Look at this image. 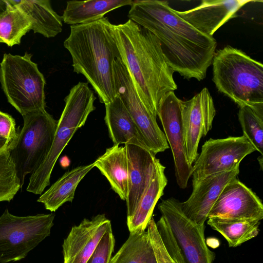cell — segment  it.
<instances>
[{"label":"cell","instance_id":"cell-1","mask_svg":"<svg viewBox=\"0 0 263 263\" xmlns=\"http://www.w3.org/2000/svg\"><path fill=\"white\" fill-rule=\"evenodd\" d=\"M128 17L157 39L174 72L187 79L205 78L217 46L213 36L195 28L167 1H133Z\"/></svg>","mask_w":263,"mask_h":263},{"label":"cell","instance_id":"cell-2","mask_svg":"<svg viewBox=\"0 0 263 263\" xmlns=\"http://www.w3.org/2000/svg\"><path fill=\"white\" fill-rule=\"evenodd\" d=\"M120 55L143 104L155 118L159 103L168 92L177 89L173 74L157 39L131 20L114 25Z\"/></svg>","mask_w":263,"mask_h":263},{"label":"cell","instance_id":"cell-3","mask_svg":"<svg viewBox=\"0 0 263 263\" xmlns=\"http://www.w3.org/2000/svg\"><path fill=\"white\" fill-rule=\"evenodd\" d=\"M113 26L106 17L71 25L70 34L63 43L71 55L73 71L85 77L104 104L117 96L113 64L120 55Z\"/></svg>","mask_w":263,"mask_h":263},{"label":"cell","instance_id":"cell-4","mask_svg":"<svg viewBox=\"0 0 263 263\" xmlns=\"http://www.w3.org/2000/svg\"><path fill=\"white\" fill-rule=\"evenodd\" d=\"M213 79L218 90L239 107L263 104V65L242 51L227 46L215 52Z\"/></svg>","mask_w":263,"mask_h":263},{"label":"cell","instance_id":"cell-5","mask_svg":"<svg viewBox=\"0 0 263 263\" xmlns=\"http://www.w3.org/2000/svg\"><path fill=\"white\" fill-rule=\"evenodd\" d=\"M96 99L88 83L79 82L65 97V105L60 119L49 154L29 177L27 191L41 195L50 184L52 171L59 157L76 131L84 125L96 107Z\"/></svg>","mask_w":263,"mask_h":263},{"label":"cell","instance_id":"cell-6","mask_svg":"<svg viewBox=\"0 0 263 263\" xmlns=\"http://www.w3.org/2000/svg\"><path fill=\"white\" fill-rule=\"evenodd\" d=\"M32 54L23 56L5 53L0 64V83L9 103L22 116L45 109L46 81L31 61Z\"/></svg>","mask_w":263,"mask_h":263},{"label":"cell","instance_id":"cell-7","mask_svg":"<svg viewBox=\"0 0 263 263\" xmlns=\"http://www.w3.org/2000/svg\"><path fill=\"white\" fill-rule=\"evenodd\" d=\"M22 116L23 126L9 147L22 187L26 176L34 172L49 154L58 122L45 109Z\"/></svg>","mask_w":263,"mask_h":263},{"label":"cell","instance_id":"cell-8","mask_svg":"<svg viewBox=\"0 0 263 263\" xmlns=\"http://www.w3.org/2000/svg\"><path fill=\"white\" fill-rule=\"evenodd\" d=\"M55 214L18 216L6 209L0 216V263L25 258L50 234Z\"/></svg>","mask_w":263,"mask_h":263},{"label":"cell","instance_id":"cell-9","mask_svg":"<svg viewBox=\"0 0 263 263\" xmlns=\"http://www.w3.org/2000/svg\"><path fill=\"white\" fill-rule=\"evenodd\" d=\"M113 76L116 95L122 100L142 134L149 151L154 155L170 146L164 132L140 99L129 76L120 58L113 64Z\"/></svg>","mask_w":263,"mask_h":263},{"label":"cell","instance_id":"cell-10","mask_svg":"<svg viewBox=\"0 0 263 263\" xmlns=\"http://www.w3.org/2000/svg\"><path fill=\"white\" fill-rule=\"evenodd\" d=\"M256 148L245 136L207 140L193 165L192 186L205 177L229 171L239 166L240 162Z\"/></svg>","mask_w":263,"mask_h":263},{"label":"cell","instance_id":"cell-11","mask_svg":"<svg viewBox=\"0 0 263 263\" xmlns=\"http://www.w3.org/2000/svg\"><path fill=\"white\" fill-rule=\"evenodd\" d=\"M158 209L176 238L184 263H213L215 254L208 247L205 225L190 220L182 212L180 202L175 198L163 200Z\"/></svg>","mask_w":263,"mask_h":263},{"label":"cell","instance_id":"cell-12","mask_svg":"<svg viewBox=\"0 0 263 263\" xmlns=\"http://www.w3.org/2000/svg\"><path fill=\"white\" fill-rule=\"evenodd\" d=\"M181 102L174 91L168 92L159 103L157 116L172 150L177 183L184 189L192 176L193 165L189 163L186 156Z\"/></svg>","mask_w":263,"mask_h":263},{"label":"cell","instance_id":"cell-13","mask_svg":"<svg viewBox=\"0 0 263 263\" xmlns=\"http://www.w3.org/2000/svg\"><path fill=\"white\" fill-rule=\"evenodd\" d=\"M181 115L187 160L193 165L201 138L211 130L216 115L213 98L207 88L187 101L181 100Z\"/></svg>","mask_w":263,"mask_h":263},{"label":"cell","instance_id":"cell-14","mask_svg":"<svg viewBox=\"0 0 263 263\" xmlns=\"http://www.w3.org/2000/svg\"><path fill=\"white\" fill-rule=\"evenodd\" d=\"M209 218L260 221L263 204L257 195L236 177L222 190L209 212Z\"/></svg>","mask_w":263,"mask_h":263},{"label":"cell","instance_id":"cell-15","mask_svg":"<svg viewBox=\"0 0 263 263\" xmlns=\"http://www.w3.org/2000/svg\"><path fill=\"white\" fill-rule=\"evenodd\" d=\"M112 230L104 214L84 218L73 226L63 243V263H86L104 234Z\"/></svg>","mask_w":263,"mask_h":263},{"label":"cell","instance_id":"cell-16","mask_svg":"<svg viewBox=\"0 0 263 263\" xmlns=\"http://www.w3.org/2000/svg\"><path fill=\"white\" fill-rule=\"evenodd\" d=\"M239 167L209 175L193 187L190 197L180 202L183 214L198 225L204 224L208 215L224 186L239 173Z\"/></svg>","mask_w":263,"mask_h":263},{"label":"cell","instance_id":"cell-17","mask_svg":"<svg viewBox=\"0 0 263 263\" xmlns=\"http://www.w3.org/2000/svg\"><path fill=\"white\" fill-rule=\"evenodd\" d=\"M250 0H202L197 6L178 15L202 33L213 36L214 33Z\"/></svg>","mask_w":263,"mask_h":263},{"label":"cell","instance_id":"cell-18","mask_svg":"<svg viewBox=\"0 0 263 263\" xmlns=\"http://www.w3.org/2000/svg\"><path fill=\"white\" fill-rule=\"evenodd\" d=\"M128 191L126 201L127 218L134 213L146 190L152 173L155 155L148 149L132 144H125Z\"/></svg>","mask_w":263,"mask_h":263},{"label":"cell","instance_id":"cell-19","mask_svg":"<svg viewBox=\"0 0 263 263\" xmlns=\"http://www.w3.org/2000/svg\"><path fill=\"white\" fill-rule=\"evenodd\" d=\"M105 106L104 120L114 145L132 144L148 149L142 134L120 98L117 95Z\"/></svg>","mask_w":263,"mask_h":263},{"label":"cell","instance_id":"cell-20","mask_svg":"<svg viewBox=\"0 0 263 263\" xmlns=\"http://www.w3.org/2000/svg\"><path fill=\"white\" fill-rule=\"evenodd\" d=\"M165 167L160 160L155 158L149 183L133 215L127 218V225L130 233L145 231L152 217L155 206L164 194L167 179L165 175Z\"/></svg>","mask_w":263,"mask_h":263},{"label":"cell","instance_id":"cell-21","mask_svg":"<svg viewBox=\"0 0 263 263\" xmlns=\"http://www.w3.org/2000/svg\"><path fill=\"white\" fill-rule=\"evenodd\" d=\"M106 178L112 189L122 200L127 199L128 191V164L125 148L114 145L94 162Z\"/></svg>","mask_w":263,"mask_h":263},{"label":"cell","instance_id":"cell-22","mask_svg":"<svg viewBox=\"0 0 263 263\" xmlns=\"http://www.w3.org/2000/svg\"><path fill=\"white\" fill-rule=\"evenodd\" d=\"M27 16L31 30L47 38L53 37L62 30V18L52 8L49 0H9Z\"/></svg>","mask_w":263,"mask_h":263},{"label":"cell","instance_id":"cell-23","mask_svg":"<svg viewBox=\"0 0 263 263\" xmlns=\"http://www.w3.org/2000/svg\"><path fill=\"white\" fill-rule=\"evenodd\" d=\"M132 0H91L68 1L61 16L67 24L76 25L91 23L104 17L110 11L130 5Z\"/></svg>","mask_w":263,"mask_h":263},{"label":"cell","instance_id":"cell-24","mask_svg":"<svg viewBox=\"0 0 263 263\" xmlns=\"http://www.w3.org/2000/svg\"><path fill=\"white\" fill-rule=\"evenodd\" d=\"M95 167L94 162L78 166L66 172L37 200L45 208L55 212L66 202H72L78 185L84 176Z\"/></svg>","mask_w":263,"mask_h":263},{"label":"cell","instance_id":"cell-25","mask_svg":"<svg viewBox=\"0 0 263 263\" xmlns=\"http://www.w3.org/2000/svg\"><path fill=\"white\" fill-rule=\"evenodd\" d=\"M207 223L235 248L257 236L260 221L209 218Z\"/></svg>","mask_w":263,"mask_h":263},{"label":"cell","instance_id":"cell-26","mask_svg":"<svg viewBox=\"0 0 263 263\" xmlns=\"http://www.w3.org/2000/svg\"><path fill=\"white\" fill-rule=\"evenodd\" d=\"M109 263H156L147 231L130 233Z\"/></svg>","mask_w":263,"mask_h":263},{"label":"cell","instance_id":"cell-27","mask_svg":"<svg viewBox=\"0 0 263 263\" xmlns=\"http://www.w3.org/2000/svg\"><path fill=\"white\" fill-rule=\"evenodd\" d=\"M30 30V21L16 6L11 4L0 16V43L10 47L19 45L22 37Z\"/></svg>","mask_w":263,"mask_h":263},{"label":"cell","instance_id":"cell-28","mask_svg":"<svg viewBox=\"0 0 263 263\" xmlns=\"http://www.w3.org/2000/svg\"><path fill=\"white\" fill-rule=\"evenodd\" d=\"M238 117L245 135L263 154V104L239 107Z\"/></svg>","mask_w":263,"mask_h":263},{"label":"cell","instance_id":"cell-29","mask_svg":"<svg viewBox=\"0 0 263 263\" xmlns=\"http://www.w3.org/2000/svg\"><path fill=\"white\" fill-rule=\"evenodd\" d=\"M22 188L9 148L0 151V202H10Z\"/></svg>","mask_w":263,"mask_h":263},{"label":"cell","instance_id":"cell-30","mask_svg":"<svg viewBox=\"0 0 263 263\" xmlns=\"http://www.w3.org/2000/svg\"><path fill=\"white\" fill-rule=\"evenodd\" d=\"M157 231L164 247L176 263H184L181 249L170 225L163 216L156 222Z\"/></svg>","mask_w":263,"mask_h":263},{"label":"cell","instance_id":"cell-31","mask_svg":"<svg viewBox=\"0 0 263 263\" xmlns=\"http://www.w3.org/2000/svg\"><path fill=\"white\" fill-rule=\"evenodd\" d=\"M146 228L156 263H176L167 252L157 231L156 222L153 217L148 222Z\"/></svg>","mask_w":263,"mask_h":263},{"label":"cell","instance_id":"cell-32","mask_svg":"<svg viewBox=\"0 0 263 263\" xmlns=\"http://www.w3.org/2000/svg\"><path fill=\"white\" fill-rule=\"evenodd\" d=\"M115 240L112 230L107 232L86 263H109L114 251Z\"/></svg>","mask_w":263,"mask_h":263},{"label":"cell","instance_id":"cell-33","mask_svg":"<svg viewBox=\"0 0 263 263\" xmlns=\"http://www.w3.org/2000/svg\"><path fill=\"white\" fill-rule=\"evenodd\" d=\"M15 122L10 115L0 111V137L6 139L10 146L15 140L18 133Z\"/></svg>","mask_w":263,"mask_h":263},{"label":"cell","instance_id":"cell-34","mask_svg":"<svg viewBox=\"0 0 263 263\" xmlns=\"http://www.w3.org/2000/svg\"><path fill=\"white\" fill-rule=\"evenodd\" d=\"M9 0H0V16H1L10 6Z\"/></svg>","mask_w":263,"mask_h":263},{"label":"cell","instance_id":"cell-35","mask_svg":"<svg viewBox=\"0 0 263 263\" xmlns=\"http://www.w3.org/2000/svg\"><path fill=\"white\" fill-rule=\"evenodd\" d=\"M9 142L6 139L0 137V151L7 148H9Z\"/></svg>","mask_w":263,"mask_h":263}]
</instances>
